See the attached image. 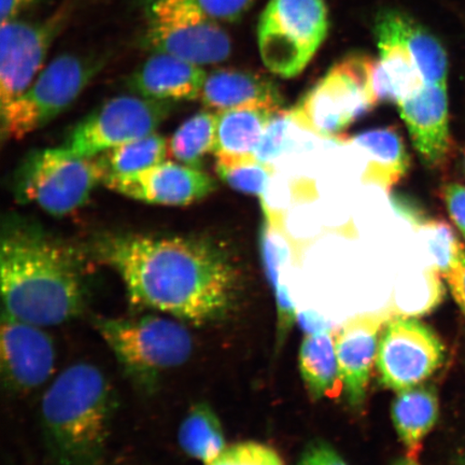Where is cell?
I'll return each instance as SVG.
<instances>
[{
    "instance_id": "cell-1",
    "label": "cell",
    "mask_w": 465,
    "mask_h": 465,
    "mask_svg": "<svg viewBox=\"0 0 465 465\" xmlns=\"http://www.w3.org/2000/svg\"><path fill=\"white\" fill-rule=\"evenodd\" d=\"M95 249L137 307L203 325L223 317L232 303L234 266L224 249L206 238L129 232L104 236Z\"/></svg>"
},
{
    "instance_id": "cell-2",
    "label": "cell",
    "mask_w": 465,
    "mask_h": 465,
    "mask_svg": "<svg viewBox=\"0 0 465 465\" xmlns=\"http://www.w3.org/2000/svg\"><path fill=\"white\" fill-rule=\"evenodd\" d=\"M3 312L39 327H55L83 312V258L33 224L5 225L0 249Z\"/></svg>"
},
{
    "instance_id": "cell-3",
    "label": "cell",
    "mask_w": 465,
    "mask_h": 465,
    "mask_svg": "<svg viewBox=\"0 0 465 465\" xmlns=\"http://www.w3.org/2000/svg\"><path fill=\"white\" fill-rule=\"evenodd\" d=\"M114 389L97 366H68L40 406L45 450L57 465H103L115 410Z\"/></svg>"
},
{
    "instance_id": "cell-4",
    "label": "cell",
    "mask_w": 465,
    "mask_h": 465,
    "mask_svg": "<svg viewBox=\"0 0 465 465\" xmlns=\"http://www.w3.org/2000/svg\"><path fill=\"white\" fill-rule=\"evenodd\" d=\"M93 324L124 375L144 393L153 392L162 377L187 362L193 352L187 325L172 317H96Z\"/></svg>"
},
{
    "instance_id": "cell-5",
    "label": "cell",
    "mask_w": 465,
    "mask_h": 465,
    "mask_svg": "<svg viewBox=\"0 0 465 465\" xmlns=\"http://www.w3.org/2000/svg\"><path fill=\"white\" fill-rule=\"evenodd\" d=\"M376 63L374 57L362 54L336 63L291 110L294 124L318 136H340L376 107L371 89Z\"/></svg>"
},
{
    "instance_id": "cell-6",
    "label": "cell",
    "mask_w": 465,
    "mask_h": 465,
    "mask_svg": "<svg viewBox=\"0 0 465 465\" xmlns=\"http://www.w3.org/2000/svg\"><path fill=\"white\" fill-rule=\"evenodd\" d=\"M143 45L199 66L223 63L232 54V40L221 23L196 0H143Z\"/></svg>"
},
{
    "instance_id": "cell-7",
    "label": "cell",
    "mask_w": 465,
    "mask_h": 465,
    "mask_svg": "<svg viewBox=\"0 0 465 465\" xmlns=\"http://www.w3.org/2000/svg\"><path fill=\"white\" fill-rule=\"evenodd\" d=\"M324 0H270L258 23L262 62L282 78L299 75L328 36Z\"/></svg>"
},
{
    "instance_id": "cell-8",
    "label": "cell",
    "mask_w": 465,
    "mask_h": 465,
    "mask_svg": "<svg viewBox=\"0 0 465 465\" xmlns=\"http://www.w3.org/2000/svg\"><path fill=\"white\" fill-rule=\"evenodd\" d=\"M107 172L100 156L84 158L64 147L28 155L15 177V193L23 203H35L55 217L83 207Z\"/></svg>"
},
{
    "instance_id": "cell-9",
    "label": "cell",
    "mask_w": 465,
    "mask_h": 465,
    "mask_svg": "<svg viewBox=\"0 0 465 465\" xmlns=\"http://www.w3.org/2000/svg\"><path fill=\"white\" fill-rule=\"evenodd\" d=\"M106 58L65 54L46 65L28 90L2 109L4 138L20 139L54 121L101 73Z\"/></svg>"
},
{
    "instance_id": "cell-10",
    "label": "cell",
    "mask_w": 465,
    "mask_h": 465,
    "mask_svg": "<svg viewBox=\"0 0 465 465\" xmlns=\"http://www.w3.org/2000/svg\"><path fill=\"white\" fill-rule=\"evenodd\" d=\"M171 104L138 95L114 97L86 115L63 147L74 155L94 158L154 133L170 115Z\"/></svg>"
},
{
    "instance_id": "cell-11",
    "label": "cell",
    "mask_w": 465,
    "mask_h": 465,
    "mask_svg": "<svg viewBox=\"0 0 465 465\" xmlns=\"http://www.w3.org/2000/svg\"><path fill=\"white\" fill-rule=\"evenodd\" d=\"M74 3L61 5L45 19H16L0 29V104L2 109L19 98L37 78L52 45L72 17Z\"/></svg>"
},
{
    "instance_id": "cell-12",
    "label": "cell",
    "mask_w": 465,
    "mask_h": 465,
    "mask_svg": "<svg viewBox=\"0 0 465 465\" xmlns=\"http://www.w3.org/2000/svg\"><path fill=\"white\" fill-rule=\"evenodd\" d=\"M445 347L431 329L416 319L394 318L386 324L376 364L381 381L401 391L420 385L445 360Z\"/></svg>"
},
{
    "instance_id": "cell-13",
    "label": "cell",
    "mask_w": 465,
    "mask_h": 465,
    "mask_svg": "<svg viewBox=\"0 0 465 465\" xmlns=\"http://www.w3.org/2000/svg\"><path fill=\"white\" fill-rule=\"evenodd\" d=\"M54 341L39 325L3 312L0 364L8 391L27 393L49 381L55 368Z\"/></svg>"
},
{
    "instance_id": "cell-14",
    "label": "cell",
    "mask_w": 465,
    "mask_h": 465,
    "mask_svg": "<svg viewBox=\"0 0 465 465\" xmlns=\"http://www.w3.org/2000/svg\"><path fill=\"white\" fill-rule=\"evenodd\" d=\"M104 183L130 199L161 206H188L217 188L214 179L199 168L166 161L134 173L109 174Z\"/></svg>"
},
{
    "instance_id": "cell-15",
    "label": "cell",
    "mask_w": 465,
    "mask_h": 465,
    "mask_svg": "<svg viewBox=\"0 0 465 465\" xmlns=\"http://www.w3.org/2000/svg\"><path fill=\"white\" fill-rule=\"evenodd\" d=\"M375 37L380 58L371 77L375 104H399L424 84L407 44L404 13L387 9L375 21Z\"/></svg>"
},
{
    "instance_id": "cell-16",
    "label": "cell",
    "mask_w": 465,
    "mask_h": 465,
    "mask_svg": "<svg viewBox=\"0 0 465 465\" xmlns=\"http://www.w3.org/2000/svg\"><path fill=\"white\" fill-rule=\"evenodd\" d=\"M398 107L424 164L440 165L450 147L447 84H426Z\"/></svg>"
},
{
    "instance_id": "cell-17",
    "label": "cell",
    "mask_w": 465,
    "mask_h": 465,
    "mask_svg": "<svg viewBox=\"0 0 465 465\" xmlns=\"http://www.w3.org/2000/svg\"><path fill=\"white\" fill-rule=\"evenodd\" d=\"M385 322L381 315L368 313L348 320L337 333L335 347L341 385L353 407L362 405L366 398Z\"/></svg>"
},
{
    "instance_id": "cell-18",
    "label": "cell",
    "mask_w": 465,
    "mask_h": 465,
    "mask_svg": "<svg viewBox=\"0 0 465 465\" xmlns=\"http://www.w3.org/2000/svg\"><path fill=\"white\" fill-rule=\"evenodd\" d=\"M207 73L202 66L165 54H153L131 74L134 94L159 102L194 101L201 97Z\"/></svg>"
},
{
    "instance_id": "cell-19",
    "label": "cell",
    "mask_w": 465,
    "mask_h": 465,
    "mask_svg": "<svg viewBox=\"0 0 465 465\" xmlns=\"http://www.w3.org/2000/svg\"><path fill=\"white\" fill-rule=\"evenodd\" d=\"M200 100L203 107L214 113L248 104L282 108L283 103L274 81L240 69H218L207 74Z\"/></svg>"
},
{
    "instance_id": "cell-20",
    "label": "cell",
    "mask_w": 465,
    "mask_h": 465,
    "mask_svg": "<svg viewBox=\"0 0 465 465\" xmlns=\"http://www.w3.org/2000/svg\"><path fill=\"white\" fill-rule=\"evenodd\" d=\"M279 110L282 108L267 104H248L218 112L214 156L217 159L254 158L266 126Z\"/></svg>"
},
{
    "instance_id": "cell-21",
    "label": "cell",
    "mask_w": 465,
    "mask_h": 465,
    "mask_svg": "<svg viewBox=\"0 0 465 465\" xmlns=\"http://www.w3.org/2000/svg\"><path fill=\"white\" fill-rule=\"evenodd\" d=\"M439 415V397L434 387L418 385L399 391L391 405V418L407 457L417 460L423 440L438 422Z\"/></svg>"
},
{
    "instance_id": "cell-22",
    "label": "cell",
    "mask_w": 465,
    "mask_h": 465,
    "mask_svg": "<svg viewBox=\"0 0 465 465\" xmlns=\"http://www.w3.org/2000/svg\"><path fill=\"white\" fill-rule=\"evenodd\" d=\"M357 147L369 155L363 180L391 190L410 170L411 158L403 138L394 127L369 131L351 138Z\"/></svg>"
},
{
    "instance_id": "cell-23",
    "label": "cell",
    "mask_w": 465,
    "mask_h": 465,
    "mask_svg": "<svg viewBox=\"0 0 465 465\" xmlns=\"http://www.w3.org/2000/svg\"><path fill=\"white\" fill-rule=\"evenodd\" d=\"M299 362L302 380L313 400L332 397L340 391L339 360L330 331L305 337L300 349Z\"/></svg>"
},
{
    "instance_id": "cell-24",
    "label": "cell",
    "mask_w": 465,
    "mask_h": 465,
    "mask_svg": "<svg viewBox=\"0 0 465 465\" xmlns=\"http://www.w3.org/2000/svg\"><path fill=\"white\" fill-rule=\"evenodd\" d=\"M178 444L185 455L206 465L223 452V424L211 405L200 402L191 407L180 423Z\"/></svg>"
},
{
    "instance_id": "cell-25",
    "label": "cell",
    "mask_w": 465,
    "mask_h": 465,
    "mask_svg": "<svg viewBox=\"0 0 465 465\" xmlns=\"http://www.w3.org/2000/svg\"><path fill=\"white\" fill-rule=\"evenodd\" d=\"M217 114L203 110L183 122L170 142V153L179 163L201 170L203 158L213 153Z\"/></svg>"
},
{
    "instance_id": "cell-26",
    "label": "cell",
    "mask_w": 465,
    "mask_h": 465,
    "mask_svg": "<svg viewBox=\"0 0 465 465\" xmlns=\"http://www.w3.org/2000/svg\"><path fill=\"white\" fill-rule=\"evenodd\" d=\"M170 154V142L158 133L120 145L100 155L109 174H127L141 172L164 162Z\"/></svg>"
},
{
    "instance_id": "cell-27",
    "label": "cell",
    "mask_w": 465,
    "mask_h": 465,
    "mask_svg": "<svg viewBox=\"0 0 465 465\" xmlns=\"http://www.w3.org/2000/svg\"><path fill=\"white\" fill-rule=\"evenodd\" d=\"M404 29L412 57L424 84H447L449 57L440 40L404 14Z\"/></svg>"
},
{
    "instance_id": "cell-28",
    "label": "cell",
    "mask_w": 465,
    "mask_h": 465,
    "mask_svg": "<svg viewBox=\"0 0 465 465\" xmlns=\"http://www.w3.org/2000/svg\"><path fill=\"white\" fill-rule=\"evenodd\" d=\"M415 228L430 266L445 277L460 258L465 246L445 221L424 219Z\"/></svg>"
},
{
    "instance_id": "cell-29",
    "label": "cell",
    "mask_w": 465,
    "mask_h": 465,
    "mask_svg": "<svg viewBox=\"0 0 465 465\" xmlns=\"http://www.w3.org/2000/svg\"><path fill=\"white\" fill-rule=\"evenodd\" d=\"M216 170L220 179L232 189L260 197L275 174L272 164H264L255 158L217 159Z\"/></svg>"
},
{
    "instance_id": "cell-30",
    "label": "cell",
    "mask_w": 465,
    "mask_h": 465,
    "mask_svg": "<svg viewBox=\"0 0 465 465\" xmlns=\"http://www.w3.org/2000/svg\"><path fill=\"white\" fill-rule=\"evenodd\" d=\"M261 257L263 262L267 281L274 290L284 286L282 276L290 257L289 242L282 230L265 223L261 232Z\"/></svg>"
},
{
    "instance_id": "cell-31",
    "label": "cell",
    "mask_w": 465,
    "mask_h": 465,
    "mask_svg": "<svg viewBox=\"0 0 465 465\" xmlns=\"http://www.w3.org/2000/svg\"><path fill=\"white\" fill-rule=\"evenodd\" d=\"M294 124L291 110H279L266 126L263 136L255 149L254 158L264 164H272L286 150L290 126Z\"/></svg>"
},
{
    "instance_id": "cell-32",
    "label": "cell",
    "mask_w": 465,
    "mask_h": 465,
    "mask_svg": "<svg viewBox=\"0 0 465 465\" xmlns=\"http://www.w3.org/2000/svg\"><path fill=\"white\" fill-rule=\"evenodd\" d=\"M207 465H284L281 456L271 447L245 441L226 447L221 455Z\"/></svg>"
},
{
    "instance_id": "cell-33",
    "label": "cell",
    "mask_w": 465,
    "mask_h": 465,
    "mask_svg": "<svg viewBox=\"0 0 465 465\" xmlns=\"http://www.w3.org/2000/svg\"><path fill=\"white\" fill-rule=\"evenodd\" d=\"M196 3L213 19L220 23H234L252 9L255 0H196Z\"/></svg>"
},
{
    "instance_id": "cell-34",
    "label": "cell",
    "mask_w": 465,
    "mask_h": 465,
    "mask_svg": "<svg viewBox=\"0 0 465 465\" xmlns=\"http://www.w3.org/2000/svg\"><path fill=\"white\" fill-rule=\"evenodd\" d=\"M298 465H348L334 447L316 440L306 447Z\"/></svg>"
},
{
    "instance_id": "cell-35",
    "label": "cell",
    "mask_w": 465,
    "mask_h": 465,
    "mask_svg": "<svg viewBox=\"0 0 465 465\" xmlns=\"http://www.w3.org/2000/svg\"><path fill=\"white\" fill-rule=\"evenodd\" d=\"M444 200L450 217L465 237V187L458 183L446 185Z\"/></svg>"
},
{
    "instance_id": "cell-36",
    "label": "cell",
    "mask_w": 465,
    "mask_h": 465,
    "mask_svg": "<svg viewBox=\"0 0 465 465\" xmlns=\"http://www.w3.org/2000/svg\"><path fill=\"white\" fill-rule=\"evenodd\" d=\"M445 278L449 282L453 299L465 316V248L460 258L451 267Z\"/></svg>"
},
{
    "instance_id": "cell-37",
    "label": "cell",
    "mask_w": 465,
    "mask_h": 465,
    "mask_svg": "<svg viewBox=\"0 0 465 465\" xmlns=\"http://www.w3.org/2000/svg\"><path fill=\"white\" fill-rule=\"evenodd\" d=\"M38 2L39 0H0V20L5 23L21 19V15Z\"/></svg>"
},
{
    "instance_id": "cell-38",
    "label": "cell",
    "mask_w": 465,
    "mask_h": 465,
    "mask_svg": "<svg viewBox=\"0 0 465 465\" xmlns=\"http://www.w3.org/2000/svg\"><path fill=\"white\" fill-rule=\"evenodd\" d=\"M298 318L301 323L303 324L305 330H307L311 334L330 331L328 324L325 323L322 319H320L319 316L315 315V313L302 312L299 313Z\"/></svg>"
},
{
    "instance_id": "cell-39",
    "label": "cell",
    "mask_w": 465,
    "mask_h": 465,
    "mask_svg": "<svg viewBox=\"0 0 465 465\" xmlns=\"http://www.w3.org/2000/svg\"><path fill=\"white\" fill-rule=\"evenodd\" d=\"M392 465H420V463H418L415 459L406 457L399 459V460L395 461Z\"/></svg>"
},
{
    "instance_id": "cell-40",
    "label": "cell",
    "mask_w": 465,
    "mask_h": 465,
    "mask_svg": "<svg viewBox=\"0 0 465 465\" xmlns=\"http://www.w3.org/2000/svg\"><path fill=\"white\" fill-rule=\"evenodd\" d=\"M462 465H465V460H464V462H463V464H462Z\"/></svg>"
}]
</instances>
